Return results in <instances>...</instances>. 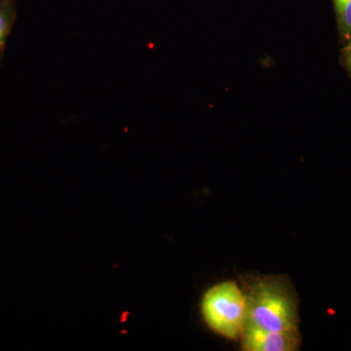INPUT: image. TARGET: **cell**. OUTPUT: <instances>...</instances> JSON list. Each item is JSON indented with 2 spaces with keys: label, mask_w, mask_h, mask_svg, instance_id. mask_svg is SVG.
<instances>
[{
  "label": "cell",
  "mask_w": 351,
  "mask_h": 351,
  "mask_svg": "<svg viewBox=\"0 0 351 351\" xmlns=\"http://www.w3.org/2000/svg\"><path fill=\"white\" fill-rule=\"evenodd\" d=\"M341 63L351 77V40L343 45L341 54Z\"/></svg>",
  "instance_id": "6"
},
{
  "label": "cell",
  "mask_w": 351,
  "mask_h": 351,
  "mask_svg": "<svg viewBox=\"0 0 351 351\" xmlns=\"http://www.w3.org/2000/svg\"><path fill=\"white\" fill-rule=\"evenodd\" d=\"M201 313L212 331L225 338L237 339L246 324V295L233 281L217 284L203 295Z\"/></svg>",
  "instance_id": "2"
},
{
  "label": "cell",
  "mask_w": 351,
  "mask_h": 351,
  "mask_svg": "<svg viewBox=\"0 0 351 351\" xmlns=\"http://www.w3.org/2000/svg\"><path fill=\"white\" fill-rule=\"evenodd\" d=\"M247 298L245 326L267 331L298 329L297 304L287 284L277 278H263L251 286Z\"/></svg>",
  "instance_id": "1"
},
{
  "label": "cell",
  "mask_w": 351,
  "mask_h": 351,
  "mask_svg": "<svg viewBox=\"0 0 351 351\" xmlns=\"http://www.w3.org/2000/svg\"><path fill=\"white\" fill-rule=\"evenodd\" d=\"M16 19L14 0H0V64L3 59L6 41Z\"/></svg>",
  "instance_id": "4"
},
{
  "label": "cell",
  "mask_w": 351,
  "mask_h": 351,
  "mask_svg": "<svg viewBox=\"0 0 351 351\" xmlns=\"http://www.w3.org/2000/svg\"><path fill=\"white\" fill-rule=\"evenodd\" d=\"M339 40L345 45L351 40V0H332Z\"/></svg>",
  "instance_id": "5"
},
{
  "label": "cell",
  "mask_w": 351,
  "mask_h": 351,
  "mask_svg": "<svg viewBox=\"0 0 351 351\" xmlns=\"http://www.w3.org/2000/svg\"><path fill=\"white\" fill-rule=\"evenodd\" d=\"M300 336L298 329L267 331L245 326L242 332V348L247 351H293L298 350Z\"/></svg>",
  "instance_id": "3"
}]
</instances>
